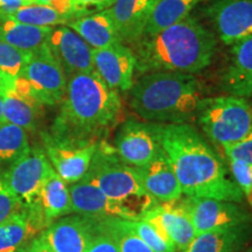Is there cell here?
I'll return each mask as SVG.
<instances>
[{
    "label": "cell",
    "mask_w": 252,
    "mask_h": 252,
    "mask_svg": "<svg viewBox=\"0 0 252 252\" xmlns=\"http://www.w3.org/2000/svg\"><path fill=\"white\" fill-rule=\"evenodd\" d=\"M162 150L182 195L243 203V191L225 163L193 125L163 124Z\"/></svg>",
    "instance_id": "6da1fadb"
},
{
    "label": "cell",
    "mask_w": 252,
    "mask_h": 252,
    "mask_svg": "<svg viewBox=\"0 0 252 252\" xmlns=\"http://www.w3.org/2000/svg\"><path fill=\"white\" fill-rule=\"evenodd\" d=\"M123 103L96 71L68 76L61 109L55 118L53 137L80 144L99 143L118 125Z\"/></svg>",
    "instance_id": "7a4b0ae2"
},
{
    "label": "cell",
    "mask_w": 252,
    "mask_h": 252,
    "mask_svg": "<svg viewBox=\"0 0 252 252\" xmlns=\"http://www.w3.org/2000/svg\"><path fill=\"white\" fill-rule=\"evenodd\" d=\"M135 55V74H196L209 67L217 39L198 19L189 15L172 26L143 35L130 46Z\"/></svg>",
    "instance_id": "3957f363"
},
{
    "label": "cell",
    "mask_w": 252,
    "mask_h": 252,
    "mask_svg": "<svg viewBox=\"0 0 252 252\" xmlns=\"http://www.w3.org/2000/svg\"><path fill=\"white\" fill-rule=\"evenodd\" d=\"M127 93L131 109L140 118L160 124H189L204 98L196 76L182 72L144 74Z\"/></svg>",
    "instance_id": "277c9868"
},
{
    "label": "cell",
    "mask_w": 252,
    "mask_h": 252,
    "mask_svg": "<svg viewBox=\"0 0 252 252\" xmlns=\"http://www.w3.org/2000/svg\"><path fill=\"white\" fill-rule=\"evenodd\" d=\"M82 180L96 186L106 196L134 210L141 217L159 203L145 190L134 167L123 161L105 140L98 143Z\"/></svg>",
    "instance_id": "5b68a950"
},
{
    "label": "cell",
    "mask_w": 252,
    "mask_h": 252,
    "mask_svg": "<svg viewBox=\"0 0 252 252\" xmlns=\"http://www.w3.org/2000/svg\"><path fill=\"white\" fill-rule=\"evenodd\" d=\"M195 121L210 143L222 149L243 139L250 132L252 104L231 94L203 98Z\"/></svg>",
    "instance_id": "8992f818"
},
{
    "label": "cell",
    "mask_w": 252,
    "mask_h": 252,
    "mask_svg": "<svg viewBox=\"0 0 252 252\" xmlns=\"http://www.w3.org/2000/svg\"><path fill=\"white\" fill-rule=\"evenodd\" d=\"M163 124L127 118L118 127L113 149L127 165L141 167L162 151Z\"/></svg>",
    "instance_id": "52a82bcc"
},
{
    "label": "cell",
    "mask_w": 252,
    "mask_h": 252,
    "mask_svg": "<svg viewBox=\"0 0 252 252\" xmlns=\"http://www.w3.org/2000/svg\"><path fill=\"white\" fill-rule=\"evenodd\" d=\"M19 76L27 81L42 105L53 106L62 102L68 76L49 50L47 42L32 53Z\"/></svg>",
    "instance_id": "ba28073f"
},
{
    "label": "cell",
    "mask_w": 252,
    "mask_h": 252,
    "mask_svg": "<svg viewBox=\"0 0 252 252\" xmlns=\"http://www.w3.org/2000/svg\"><path fill=\"white\" fill-rule=\"evenodd\" d=\"M52 168L43 147L33 145L18 161L5 169L7 184L21 207L32 209L37 206L41 188Z\"/></svg>",
    "instance_id": "9c48e42d"
},
{
    "label": "cell",
    "mask_w": 252,
    "mask_h": 252,
    "mask_svg": "<svg viewBox=\"0 0 252 252\" xmlns=\"http://www.w3.org/2000/svg\"><path fill=\"white\" fill-rule=\"evenodd\" d=\"M43 150L50 165L68 185L81 181L89 169L98 143L80 144L60 140L49 132L41 133Z\"/></svg>",
    "instance_id": "30bf717a"
},
{
    "label": "cell",
    "mask_w": 252,
    "mask_h": 252,
    "mask_svg": "<svg viewBox=\"0 0 252 252\" xmlns=\"http://www.w3.org/2000/svg\"><path fill=\"white\" fill-rule=\"evenodd\" d=\"M181 202L190 217L196 235L252 222V214L242 203L189 196H182Z\"/></svg>",
    "instance_id": "8fae6325"
},
{
    "label": "cell",
    "mask_w": 252,
    "mask_h": 252,
    "mask_svg": "<svg viewBox=\"0 0 252 252\" xmlns=\"http://www.w3.org/2000/svg\"><path fill=\"white\" fill-rule=\"evenodd\" d=\"M206 13L225 46L252 35V0H214L206 7Z\"/></svg>",
    "instance_id": "7c38bea8"
},
{
    "label": "cell",
    "mask_w": 252,
    "mask_h": 252,
    "mask_svg": "<svg viewBox=\"0 0 252 252\" xmlns=\"http://www.w3.org/2000/svg\"><path fill=\"white\" fill-rule=\"evenodd\" d=\"M141 220L149 222L163 238L171 242L176 252L185 250L196 236L181 198L173 202L158 203L147 210Z\"/></svg>",
    "instance_id": "4fadbf2b"
},
{
    "label": "cell",
    "mask_w": 252,
    "mask_h": 252,
    "mask_svg": "<svg viewBox=\"0 0 252 252\" xmlns=\"http://www.w3.org/2000/svg\"><path fill=\"white\" fill-rule=\"evenodd\" d=\"M97 231V219L67 215L54 220L41 232L53 252H87Z\"/></svg>",
    "instance_id": "5bb4252c"
},
{
    "label": "cell",
    "mask_w": 252,
    "mask_h": 252,
    "mask_svg": "<svg viewBox=\"0 0 252 252\" xmlns=\"http://www.w3.org/2000/svg\"><path fill=\"white\" fill-rule=\"evenodd\" d=\"M93 61L94 71L113 90L127 93L133 86L135 55L130 46L121 42L93 49Z\"/></svg>",
    "instance_id": "9a60e30c"
},
{
    "label": "cell",
    "mask_w": 252,
    "mask_h": 252,
    "mask_svg": "<svg viewBox=\"0 0 252 252\" xmlns=\"http://www.w3.org/2000/svg\"><path fill=\"white\" fill-rule=\"evenodd\" d=\"M72 214L93 219L141 220V216L124 204L106 196L100 189L87 181H78L69 186Z\"/></svg>",
    "instance_id": "2e32d148"
},
{
    "label": "cell",
    "mask_w": 252,
    "mask_h": 252,
    "mask_svg": "<svg viewBox=\"0 0 252 252\" xmlns=\"http://www.w3.org/2000/svg\"><path fill=\"white\" fill-rule=\"evenodd\" d=\"M47 46L67 76L94 70L93 48L67 25L53 28Z\"/></svg>",
    "instance_id": "e0dca14e"
},
{
    "label": "cell",
    "mask_w": 252,
    "mask_h": 252,
    "mask_svg": "<svg viewBox=\"0 0 252 252\" xmlns=\"http://www.w3.org/2000/svg\"><path fill=\"white\" fill-rule=\"evenodd\" d=\"M4 96V123L36 131L43 116V105L24 77L18 76Z\"/></svg>",
    "instance_id": "ac0fdd59"
},
{
    "label": "cell",
    "mask_w": 252,
    "mask_h": 252,
    "mask_svg": "<svg viewBox=\"0 0 252 252\" xmlns=\"http://www.w3.org/2000/svg\"><path fill=\"white\" fill-rule=\"evenodd\" d=\"M145 190L159 203L182 197V190L163 150L146 165L134 167Z\"/></svg>",
    "instance_id": "d6986e66"
},
{
    "label": "cell",
    "mask_w": 252,
    "mask_h": 252,
    "mask_svg": "<svg viewBox=\"0 0 252 252\" xmlns=\"http://www.w3.org/2000/svg\"><path fill=\"white\" fill-rule=\"evenodd\" d=\"M251 239L252 222H245L198 234L181 252H241Z\"/></svg>",
    "instance_id": "ffe728a7"
},
{
    "label": "cell",
    "mask_w": 252,
    "mask_h": 252,
    "mask_svg": "<svg viewBox=\"0 0 252 252\" xmlns=\"http://www.w3.org/2000/svg\"><path fill=\"white\" fill-rule=\"evenodd\" d=\"M93 49L108 48L123 42L111 7L76 18L67 24Z\"/></svg>",
    "instance_id": "44dd1931"
},
{
    "label": "cell",
    "mask_w": 252,
    "mask_h": 252,
    "mask_svg": "<svg viewBox=\"0 0 252 252\" xmlns=\"http://www.w3.org/2000/svg\"><path fill=\"white\" fill-rule=\"evenodd\" d=\"M159 0H116L112 13L123 43L132 46L143 35Z\"/></svg>",
    "instance_id": "7402d4cb"
},
{
    "label": "cell",
    "mask_w": 252,
    "mask_h": 252,
    "mask_svg": "<svg viewBox=\"0 0 252 252\" xmlns=\"http://www.w3.org/2000/svg\"><path fill=\"white\" fill-rule=\"evenodd\" d=\"M42 230L25 208L0 223V252H27Z\"/></svg>",
    "instance_id": "603a6c76"
},
{
    "label": "cell",
    "mask_w": 252,
    "mask_h": 252,
    "mask_svg": "<svg viewBox=\"0 0 252 252\" xmlns=\"http://www.w3.org/2000/svg\"><path fill=\"white\" fill-rule=\"evenodd\" d=\"M36 207L42 214L46 226L63 216L72 214L69 185L62 180L54 168H52L43 182Z\"/></svg>",
    "instance_id": "cb8c5ba5"
},
{
    "label": "cell",
    "mask_w": 252,
    "mask_h": 252,
    "mask_svg": "<svg viewBox=\"0 0 252 252\" xmlns=\"http://www.w3.org/2000/svg\"><path fill=\"white\" fill-rule=\"evenodd\" d=\"M53 28L21 24L0 14V40L23 52L33 53L45 46Z\"/></svg>",
    "instance_id": "d4e9b609"
},
{
    "label": "cell",
    "mask_w": 252,
    "mask_h": 252,
    "mask_svg": "<svg viewBox=\"0 0 252 252\" xmlns=\"http://www.w3.org/2000/svg\"><path fill=\"white\" fill-rule=\"evenodd\" d=\"M203 1L208 0H159L145 27L143 35H151L184 20L189 17L195 6Z\"/></svg>",
    "instance_id": "484cf974"
},
{
    "label": "cell",
    "mask_w": 252,
    "mask_h": 252,
    "mask_svg": "<svg viewBox=\"0 0 252 252\" xmlns=\"http://www.w3.org/2000/svg\"><path fill=\"white\" fill-rule=\"evenodd\" d=\"M31 149L27 131L20 126L0 125V169L12 166Z\"/></svg>",
    "instance_id": "4316f807"
},
{
    "label": "cell",
    "mask_w": 252,
    "mask_h": 252,
    "mask_svg": "<svg viewBox=\"0 0 252 252\" xmlns=\"http://www.w3.org/2000/svg\"><path fill=\"white\" fill-rule=\"evenodd\" d=\"M9 19L18 21V23L32 25L37 27H56L67 25L74 20L69 15L62 14L56 9L49 7L47 5L33 4L21 7L18 11L9 14H1Z\"/></svg>",
    "instance_id": "83f0119b"
},
{
    "label": "cell",
    "mask_w": 252,
    "mask_h": 252,
    "mask_svg": "<svg viewBox=\"0 0 252 252\" xmlns=\"http://www.w3.org/2000/svg\"><path fill=\"white\" fill-rule=\"evenodd\" d=\"M100 224L117 244L119 252H154L122 219H100Z\"/></svg>",
    "instance_id": "f1b7e54d"
},
{
    "label": "cell",
    "mask_w": 252,
    "mask_h": 252,
    "mask_svg": "<svg viewBox=\"0 0 252 252\" xmlns=\"http://www.w3.org/2000/svg\"><path fill=\"white\" fill-rule=\"evenodd\" d=\"M126 225L134 232L138 237L143 239L154 252H176V249L171 242L162 237L149 222L144 220H125Z\"/></svg>",
    "instance_id": "f546056e"
},
{
    "label": "cell",
    "mask_w": 252,
    "mask_h": 252,
    "mask_svg": "<svg viewBox=\"0 0 252 252\" xmlns=\"http://www.w3.org/2000/svg\"><path fill=\"white\" fill-rule=\"evenodd\" d=\"M31 54L32 53L23 52L0 40V70L15 80L20 75Z\"/></svg>",
    "instance_id": "4dcf8cb0"
},
{
    "label": "cell",
    "mask_w": 252,
    "mask_h": 252,
    "mask_svg": "<svg viewBox=\"0 0 252 252\" xmlns=\"http://www.w3.org/2000/svg\"><path fill=\"white\" fill-rule=\"evenodd\" d=\"M223 89L231 96L252 98V72H238L228 69L223 76Z\"/></svg>",
    "instance_id": "1f68e13d"
},
{
    "label": "cell",
    "mask_w": 252,
    "mask_h": 252,
    "mask_svg": "<svg viewBox=\"0 0 252 252\" xmlns=\"http://www.w3.org/2000/svg\"><path fill=\"white\" fill-rule=\"evenodd\" d=\"M230 70L252 72V35L231 46Z\"/></svg>",
    "instance_id": "d6a6232c"
},
{
    "label": "cell",
    "mask_w": 252,
    "mask_h": 252,
    "mask_svg": "<svg viewBox=\"0 0 252 252\" xmlns=\"http://www.w3.org/2000/svg\"><path fill=\"white\" fill-rule=\"evenodd\" d=\"M21 208L23 207L20 202L7 184L5 171L0 169V223L7 220Z\"/></svg>",
    "instance_id": "836d02e7"
},
{
    "label": "cell",
    "mask_w": 252,
    "mask_h": 252,
    "mask_svg": "<svg viewBox=\"0 0 252 252\" xmlns=\"http://www.w3.org/2000/svg\"><path fill=\"white\" fill-rule=\"evenodd\" d=\"M228 160H241L252 163V128L243 139L222 147Z\"/></svg>",
    "instance_id": "e575fe53"
},
{
    "label": "cell",
    "mask_w": 252,
    "mask_h": 252,
    "mask_svg": "<svg viewBox=\"0 0 252 252\" xmlns=\"http://www.w3.org/2000/svg\"><path fill=\"white\" fill-rule=\"evenodd\" d=\"M87 252H119L117 244L97 219V231L91 239Z\"/></svg>",
    "instance_id": "d590c367"
},
{
    "label": "cell",
    "mask_w": 252,
    "mask_h": 252,
    "mask_svg": "<svg viewBox=\"0 0 252 252\" xmlns=\"http://www.w3.org/2000/svg\"><path fill=\"white\" fill-rule=\"evenodd\" d=\"M116 0H75L78 18L112 7Z\"/></svg>",
    "instance_id": "8d00e7d4"
},
{
    "label": "cell",
    "mask_w": 252,
    "mask_h": 252,
    "mask_svg": "<svg viewBox=\"0 0 252 252\" xmlns=\"http://www.w3.org/2000/svg\"><path fill=\"white\" fill-rule=\"evenodd\" d=\"M36 4L49 6L60 13L69 15L72 19L78 18L75 0H36Z\"/></svg>",
    "instance_id": "74e56055"
},
{
    "label": "cell",
    "mask_w": 252,
    "mask_h": 252,
    "mask_svg": "<svg viewBox=\"0 0 252 252\" xmlns=\"http://www.w3.org/2000/svg\"><path fill=\"white\" fill-rule=\"evenodd\" d=\"M36 4V0H0V14H9L25 6Z\"/></svg>",
    "instance_id": "f35d334b"
},
{
    "label": "cell",
    "mask_w": 252,
    "mask_h": 252,
    "mask_svg": "<svg viewBox=\"0 0 252 252\" xmlns=\"http://www.w3.org/2000/svg\"><path fill=\"white\" fill-rule=\"evenodd\" d=\"M27 252H53L52 249L49 248V245L46 243V241L41 235L32 242L30 249Z\"/></svg>",
    "instance_id": "ab89813d"
},
{
    "label": "cell",
    "mask_w": 252,
    "mask_h": 252,
    "mask_svg": "<svg viewBox=\"0 0 252 252\" xmlns=\"http://www.w3.org/2000/svg\"><path fill=\"white\" fill-rule=\"evenodd\" d=\"M14 80L5 74L4 71L0 70V94H4L9 88L13 87Z\"/></svg>",
    "instance_id": "60d3db41"
},
{
    "label": "cell",
    "mask_w": 252,
    "mask_h": 252,
    "mask_svg": "<svg viewBox=\"0 0 252 252\" xmlns=\"http://www.w3.org/2000/svg\"><path fill=\"white\" fill-rule=\"evenodd\" d=\"M243 195L245 197H247L249 204H250L251 208H252V185L250 186V187H248L247 189H244Z\"/></svg>",
    "instance_id": "b9f144b4"
},
{
    "label": "cell",
    "mask_w": 252,
    "mask_h": 252,
    "mask_svg": "<svg viewBox=\"0 0 252 252\" xmlns=\"http://www.w3.org/2000/svg\"><path fill=\"white\" fill-rule=\"evenodd\" d=\"M4 124V96L0 94V125Z\"/></svg>",
    "instance_id": "7bdbcfd3"
},
{
    "label": "cell",
    "mask_w": 252,
    "mask_h": 252,
    "mask_svg": "<svg viewBox=\"0 0 252 252\" xmlns=\"http://www.w3.org/2000/svg\"><path fill=\"white\" fill-rule=\"evenodd\" d=\"M241 252H252V245H251V247H249V248H245L244 250H242Z\"/></svg>",
    "instance_id": "ee69618b"
},
{
    "label": "cell",
    "mask_w": 252,
    "mask_h": 252,
    "mask_svg": "<svg viewBox=\"0 0 252 252\" xmlns=\"http://www.w3.org/2000/svg\"><path fill=\"white\" fill-rule=\"evenodd\" d=\"M250 103H251V104H252V98H251V100H250Z\"/></svg>",
    "instance_id": "f6af8a7d"
}]
</instances>
